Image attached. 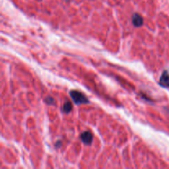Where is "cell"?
Returning a JSON list of instances; mask_svg holds the SVG:
<instances>
[{
	"label": "cell",
	"mask_w": 169,
	"mask_h": 169,
	"mask_svg": "<svg viewBox=\"0 0 169 169\" xmlns=\"http://www.w3.org/2000/svg\"><path fill=\"white\" fill-rule=\"evenodd\" d=\"M159 83L161 86L166 87V88L169 87V73L167 71H164L163 73L159 80Z\"/></svg>",
	"instance_id": "7a4b0ae2"
},
{
	"label": "cell",
	"mask_w": 169,
	"mask_h": 169,
	"mask_svg": "<svg viewBox=\"0 0 169 169\" xmlns=\"http://www.w3.org/2000/svg\"><path fill=\"white\" fill-rule=\"evenodd\" d=\"M70 97L76 104H83V103H88V99L87 98L86 96L80 92L73 90L70 92Z\"/></svg>",
	"instance_id": "6da1fadb"
},
{
	"label": "cell",
	"mask_w": 169,
	"mask_h": 169,
	"mask_svg": "<svg viewBox=\"0 0 169 169\" xmlns=\"http://www.w3.org/2000/svg\"><path fill=\"white\" fill-rule=\"evenodd\" d=\"M63 110H64V112H66V113H69L72 110V104L70 102H66L64 103V107H63Z\"/></svg>",
	"instance_id": "5b68a950"
},
{
	"label": "cell",
	"mask_w": 169,
	"mask_h": 169,
	"mask_svg": "<svg viewBox=\"0 0 169 169\" xmlns=\"http://www.w3.org/2000/svg\"><path fill=\"white\" fill-rule=\"evenodd\" d=\"M45 102H46V103H48V104H52V103L54 102V99L49 97L45 99Z\"/></svg>",
	"instance_id": "8992f818"
},
{
	"label": "cell",
	"mask_w": 169,
	"mask_h": 169,
	"mask_svg": "<svg viewBox=\"0 0 169 169\" xmlns=\"http://www.w3.org/2000/svg\"><path fill=\"white\" fill-rule=\"evenodd\" d=\"M132 22H133V25L136 27H141L144 23V19L143 17L138 13H135L132 17Z\"/></svg>",
	"instance_id": "3957f363"
},
{
	"label": "cell",
	"mask_w": 169,
	"mask_h": 169,
	"mask_svg": "<svg viewBox=\"0 0 169 169\" xmlns=\"http://www.w3.org/2000/svg\"><path fill=\"white\" fill-rule=\"evenodd\" d=\"M80 138L83 140V143L86 144H90L92 140V135L89 131H85V132L81 134Z\"/></svg>",
	"instance_id": "277c9868"
}]
</instances>
